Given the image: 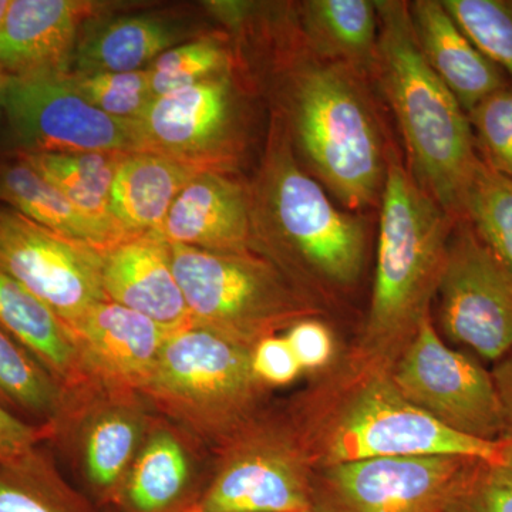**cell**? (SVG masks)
<instances>
[{"instance_id":"19","label":"cell","mask_w":512,"mask_h":512,"mask_svg":"<svg viewBox=\"0 0 512 512\" xmlns=\"http://www.w3.org/2000/svg\"><path fill=\"white\" fill-rule=\"evenodd\" d=\"M107 299L154 320L168 332L192 325L171 265L170 244L156 234L138 235L101 251Z\"/></svg>"},{"instance_id":"24","label":"cell","mask_w":512,"mask_h":512,"mask_svg":"<svg viewBox=\"0 0 512 512\" xmlns=\"http://www.w3.org/2000/svg\"><path fill=\"white\" fill-rule=\"evenodd\" d=\"M0 204L57 235L99 251L121 242L76 210L19 151L0 158Z\"/></svg>"},{"instance_id":"9","label":"cell","mask_w":512,"mask_h":512,"mask_svg":"<svg viewBox=\"0 0 512 512\" xmlns=\"http://www.w3.org/2000/svg\"><path fill=\"white\" fill-rule=\"evenodd\" d=\"M10 130L26 153H137L136 121L111 117L70 84L66 73L13 77L5 101Z\"/></svg>"},{"instance_id":"1","label":"cell","mask_w":512,"mask_h":512,"mask_svg":"<svg viewBox=\"0 0 512 512\" xmlns=\"http://www.w3.org/2000/svg\"><path fill=\"white\" fill-rule=\"evenodd\" d=\"M379 45L375 74L390 104L421 190L456 220L480 157L466 111L424 59L409 2L375 0Z\"/></svg>"},{"instance_id":"31","label":"cell","mask_w":512,"mask_h":512,"mask_svg":"<svg viewBox=\"0 0 512 512\" xmlns=\"http://www.w3.org/2000/svg\"><path fill=\"white\" fill-rule=\"evenodd\" d=\"M147 70L154 97H161L228 72V53L215 37H202L167 50Z\"/></svg>"},{"instance_id":"29","label":"cell","mask_w":512,"mask_h":512,"mask_svg":"<svg viewBox=\"0 0 512 512\" xmlns=\"http://www.w3.org/2000/svg\"><path fill=\"white\" fill-rule=\"evenodd\" d=\"M0 512H99L92 500L67 483L55 458L39 446L0 463Z\"/></svg>"},{"instance_id":"5","label":"cell","mask_w":512,"mask_h":512,"mask_svg":"<svg viewBox=\"0 0 512 512\" xmlns=\"http://www.w3.org/2000/svg\"><path fill=\"white\" fill-rule=\"evenodd\" d=\"M252 350L194 323L175 330L141 397L194 436L225 447L251 426L264 392L252 367Z\"/></svg>"},{"instance_id":"32","label":"cell","mask_w":512,"mask_h":512,"mask_svg":"<svg viewBox=\"0 0 512 512\" xmlns=\"http://www.w3.org/2000/svg\"><path fill=\"white\" fill-rule=\"evenodd\" d=\"M491 62L512 77V0H441Z\"/></svg>"},{"instance_id":"18","label":"cell","mask_w":512,"mask_h":512,"mask_svg":"<svg viewBox=\"0 0 512 512\" xmlns=\"http://www.w3.org/2000/svg\"><path fill=\"white\" fill-rule=\"evenodd\" d=\"M99 9L86 0H10L0 23V69L10 77L66 73L79 29Z\"/></svg>"},{"instance_id":"10","label":"cell","mask_w":512,"mask_h":512,"mask_svg":"<svg viewBox=\"0 0 512 512\" xmlns=\"http://www.w3.org/2000/svg\"><path fill=\"white\" fill-rule=\"evenodd\" d=\"M474 458L380 457L322 467L315 512H444Z\"/></svg>"},{"instance_id":"14","label":"cell","mask_w":512,"mask_h":512,"mask_svg":"<svg viewBox=\"0 0 512 512\" xmlns=\"http://www.w3.org/2000/svg\"><path fill=\"white\" fill-rule=\"evenodd\" d=\"M225 461L202 490L205 512L313 510V481L295 441L252 430L225 446Z\"/></svg>"},{"instance_id":"43","label":"cell","mask_w":512,"mask_h":512,"mask_svg":"<svg viewBox=\"0 0 512 512\" xmlns=\"http://www.w3.org/2000/svg\"><path fill=\"white\" fill-rule=\"evenodd\" d=\"M177 512H205V511L202 510V508L200 507V504H198V501H197V503H192L190 505H187V507L181 508V510L177 511Z\"/></svg>"},{"instance_id":"15","label":"cell","mask_w":512,"mask_h":512,"mask_svg":"<svg viewBox=\"0 0 512 512\" xmlns=\"http://www.w3.org/2000/svg\"><path fill=\"white\" fill-rule=\"evenodd\" d=\"M141 396L97 387L79 400L52 429L79 424L84 477L94 500L116 507L147 427ZM50 437V439H52ZM50 441V440H49Z\"/></svg>"},{"instance_id":"27","label":"cell","mask_w":512,"mask_h":512,"mask_svg":"<svg viewBox=\"0 0 512 512\" xmlns=\"http://www.w3.org/2000/svg\"><path fill=\"white\" fill-rule=\"evenodd\" d=\"M19 151V150H18ZM53 187L72 202L76 210L124 241V234L111 215V188L123 153H26L19 151ZM130 154V153H128Z\"/></svg>"},{"instance_id":"23","label":"cell","mask_w":512,"mask_h":512,"mask_svg":"<svg viewBox=\"0 0 512 512\" xmlns=\"http://www.w3.org/2000/svg\"><path fill=\"white\" fill-rule=\"evenodd\" d=\"M306 49L360 76L375 74L379 18L375 0H308L299 8Z\"/></svg>"},{"instance_id":"8","label":"cell","mask_w":512,"mask_h":512,"mask_svg":"<svg viewBox=\"0 0 512 512\" xmlns=\"http://www.w3.org/2000/svg\"><path fill=\"white\" fill-rule=\"evenodd\" d=\"M389 372L410 403L448 429L481 440H504L503 409L491 373L444 345L430 313Z\"/></svg>"},{"instance_id":"7","label":"cell","mask_w":512,"mask_h":512,"mask_svg":"<svg viewBox=\"0 0 512 512\" xmlns=\"http://www.w3.org/2000/svg\"><path fill=\"white\" fill-rule=\"evenodd\" d=\"M192 323L255 348L315 308L265 259L170 244Z\"/></svg>"},{"instance_id":"33","label":"cell","mask_w":512,"mask_h":512,"mask_svg":"<svg viewBox=\"0 0 512 512\" xmlns=\"http://www.w3.org/2000/svg\"><path fill=\"white\" fill-rule=\"evenodd\" d=\"M66 76L84 99L116 119L138 123L156 99L147 69L128 73L66 72Z\"/></svg>"},{"instance_id":"6","label":"cell","mask_w":512,"mask_h":512,"mask_svg":"<svg viewBox=\"0 0 512 512\" xmlns=\"http://www.w3.org/2000/svg\"><path fill=\"white\" fill-rule=\"evenodd\" d=\"M390 369L373 363V372L353 389L323 423L322 467L380 457L457 456L501 464L504 440L487 441L448 429L410 403L397 389Z\"/></svg>"},{"instance_id":"34","label":"cell","mask_w":512,"mask_h":512,"mask_svg":"<svg viewBox=\"0 0 512 512\" xmlns=\"http://www.w3.org/2000/svg\"><path fill=\"white\" fill-rule=\"evenodd\" d=\"M467 116L480 160L512 178V84L485 97Z\"/></svg>"},{"instance_id":"2","label":"cell","mask_w":512,"mask_h":512,"mask_svg":"<svg viewBox=\"0 0 512 512\" xmlns=\"http://www.w3.org/2000/svg\"><path fill=\"white\" fill-rule=\"evenodd\" d=\"M292 63L285 89L292 147L346 210L375 204L386 180L387 150L362 76L309 50Z\"/></svg>"},{"instance_id":"26","label":"cell","mask_w":512,"mask_h":512,"mask_svg":"<svg viewBox=\"0 0 512 512\" xmlns=\"http://www.w3.org/2000/svg\"><path fill=\"white\" fill-rule=\"evenodd\" d=\"M171 23L150 16H123L101 23L74 50L76 73H128L146 69L177 45Z\"/></svg>"},{"instance_id":"41","label":"cell","mask_w":512,"mask_h":512,"mask_svg":"<svg viewBox=\"0 0 512 512\" xmlns=\"http://www.w3.org/2000/svg\"><path fill=\"white\" fill-rule=\"evenodd\" d=\"M501 464L507 467L512 473V440H504L503 456H501Z\"/></svg>"},{"instance_id":"37","label":"cell","mask_w":512,"mask_h":512,"mask_svg":"<svg viewBox=\"0 0 512 512\" xmlns=\"http://www.w3.org/2000/svg\"><path fill=\"white\" fill-rule=\"evenodd\" d=\"M285 339L303 370H316L328 365L333 355V338L318 320L302 319L293 323Z\"/></svg>"},{"instance_id":"12","label":"cell","mask_w":512,"mask_h":512,"mask_svg":"<svg viewBox=\"0 0 512 512\" xmlns=\"http://www.w3.org/2000/svg\"><path fill=\"white\" fill-rule=\"evenodd\" d=\"M0 269L56 313L67 329L109 301L101 251L64 238L0 204Z\"/></svg>"},{"instance_id":"22","label":"cell","mask_w":512,"mask_h":512,"mask_svg":"<svg viewBox=\"0 0 512 512\" xmlns=\"http://www.w3.org/2000/svg\"><path fill=\"white\" fill-rule=\"evenodd\" d=\"M201 171L160 154H126L111 188V215L127 237L156 234L175 198Z\"/></svg>"},{"instance_id":"25","label":"cell","mask_w":512,"mask_h":512,"mask_svg":"<svg viewBox=\"0 0 512 512\" xmlns=\"http://www.w3.org/2000/svg\"><path fill=\"white\" fill-rule=\"evenodd\" d=\"M181 441L165 429L151 431L128 471L116 512H177L200 500Z\"/></svg>"},{"instance_id":"40","label":"cell","mask_w":512,"mask_h":512,"mask_svg":"<svg viewBox=\"0 0 512 512\" xmlns=\"http://www.w3.org/2000/svg\"><path fill=\"white\" fill-rule=\"evenodd\" d=\"M12 80L13 77H10L8 73L0 69V114H5L6 94H8Z\"/></svg>"},{"instance_id":"42","label":"cell","mask_w":512,"mask_h":512,"mask_svg":"<svg viewBox=\"0 0 512 512\" xmlns=\"http://www.w3.org/2000/svg\"><path fill=\"white\" fill-rule=\"evenodd\" d=\"M10 0H0V23L5 18L6 12H8Z\"/></svg>"},{"instance_id":"20","label":"cell","mask_w":512,"mask_h":512,"mask_svg":"<svg viewBox=\"0 0 512 512\" xmlns=\"http://www.w3.org/2000/svg\"><path fill=\"white\" fill-rule=\"evenodd\" d=\"M409 12L424 59L467 114L508 84L503 70L468 39L441 0H414Z\"/></svg>"},{"instance_id":"17","label":"cell","mask_w":512,"mask_h":512,"mask_svg":"<svg viewBox=\"0 0 512 512\" xmlns=\"http://www.w3.org/2000/svg\"><path fill=\"white\" fill-rule=\"evenodd\" d=\"M156 235L168 244L252 254L249 190L224 171H201L175 198Z\"/></svg>"},{"instance_id":"35","label":"cell","mask_w":512,"mask_h":512,"mask_svg":"<svg viewBox=\"0 0 512 512\" xmlns=\"http://www.w3.org/2000/svg\"><path fill=\"white\" fill-rule=\"evenodd\" d=\"M444 512H512V473L503 464L473 461Z\"/></svg>"},{"instance_id":"38","label":"cell","mask_w":512,"mask_h":512,"mask_svg":"<svg viewBox=\"0 0 512 512\" xmlns=\"http://www.w3.org/2000/svg\"><path fill=\"white\" fill-rule=\"evenodd\" d=\"M49 440V426L28 423L0 404V463L23 457Z\"/></svg>"},{"instance_id":"30","label":"cell","mask_w":512,"mask_h":512,"mask_svg":"<svg viewBox=\"0 0 512 512\" xmlns=\"http://www.w3.org/2000/svg\"><path fill=\"white\" fill-rule=\"evenodd\" d=\"M458 220L468 222L512 276V178L491 170L480 160L464 192Z\"/></svg>"},{"instance_id":"45","label":"cell","mask_w":512,"mask_h":512,"mask_svg":"<svg viewBox=\"0 0 512 512\" xmlns=\"http://www.w3.org/2000/svg\"><path fill=\"white\" fill-rule=\"evenodd\" d=\"M107 512H116V511H113V510H109V511H107Z\"/></svg>"},{"instance_id":"11","label":"cell","mask_w":512,"mask_h":512,"mask_svg":"<svg viewBox=\"0 0 512 512\" xmlns=\"http://www.w3.org/2000/svg\"><path fill=\"white\" fill-rule=\"evenodd\" d=\"M437 295L448 338L487 360L512 350V276L464 220L451 234Z\"/></svg>"},{"instance_id":"39","label":"cell","mask_w":512,"mask_h":512,"mask_svg":"<svg viewBox=\"0 0 512 512\" xmlns=\"http://www.w3.org/2000/svg\"><path fill=\"white\" fill-rule=\"evenodd\" d=\"M505 423L504 440H512V355L498 363L491 373Z\"/></svg>"},{"instance_id":"36","label":"cell","mask_w":512,"mask_h":512,"mask_svg":"<svg viewBox=\"0 0 512 512\" xmlns=\"http://www.w3.org/2000/svg\"><path fill=\"white\" fill-rule=\"evenodd\" d=\"M252 367L256 377L271 386L292 383L303 370L285 336H269L256 343L252 350Z\"/></svg>"},{"instance_id":"21","label":"cell","mask_w":512,"mask_h":512,"mask_svg":"<svg viewBox=\"0 0 512 512\" xmlns=\"http://www.w3.org/2000/svg\"><path fill=\"white\" fill-rule=\"evenodd\" d=\"M0 328L35 357L69 397L96 389L72 333L56 313L0 269Z\"/></svg>"},{"instance_id":"44","label":"cell","mask_w":512,"mask_h":512,"mask_svg":"<svg viewBox=\"0 0 512 512\" xmlns=\"http://www.w3.org/2000/svg\"><path fill=\"white\" fill-rule=\"evenodd\" d=\"M298 512H315L313 510H306V511H298Z\"/></svg>"},{"instance_id":"4","label":"cell","mask_w":512,"mask_h":512,"mask_svg":"<svg viewBox=\"0 0 512 512\" xmlns=\"http://www.w3.org/2000/svg\"><path fill=\"white\" fill-rule=\"evenodd\" d=\"M251 198L252 245L325 288L355 285L367 249V225L333 204L298 163L288 133H275Z\"/></svg>"},{"instance_id":"3","label":"cell","mask_w":512,"mask_h":512,"mask_svg":"<svg viewBox=\"0 0 512 512\" xmlns=\"http://www.w3.org/2000/svg\"><path fill=\"white\" fill-rule=\"evenodd\" d=\"M379 244L363 335L367 360L386 365L430 313L456 218L421 190L393 150L380 195Z\"/></svg>"},{"instance_id":"28","label":"cell","mask_w":512,"mask_h":512,"mask_svg":"<svg viewBox=\"0 0 512 512\" xmlns=\"http://www.w3.org/2000/svg\"><path fill=\"white\" fill-rule=\"evenodd\" d=\"M0 404L36 424L55 427L66 416L70 397L28 350L0 328Z\"/></svg>"},{"instance_id":"16","label":"cell","mask_w":512,"mask_h":512,"mask_svg":"<svg viewBox=\"0 0 512 512\" xmlns=\"http://www.w3.org/2000/svg\"><path fill=\"white\" fill-rule=\"evenodd\" d=\"M87 375L111 392H143L168 332L119 303H97L69 328Z\"/></svg>"},{"instance_id":"13","label":"cell","mask_w":512,"mask_h":512,"mask_svg":"<svg viewBox=\"0 0 512 512\" xmlns=\"http://www.w3.org/2000/svg\"><path fill=\"white\" fill-rule=\"evenodd\" d=\"M238 109L229 70L156 97L138 121L141 151L228 173L238 150Z\"/></svg>"}]
</instances>
